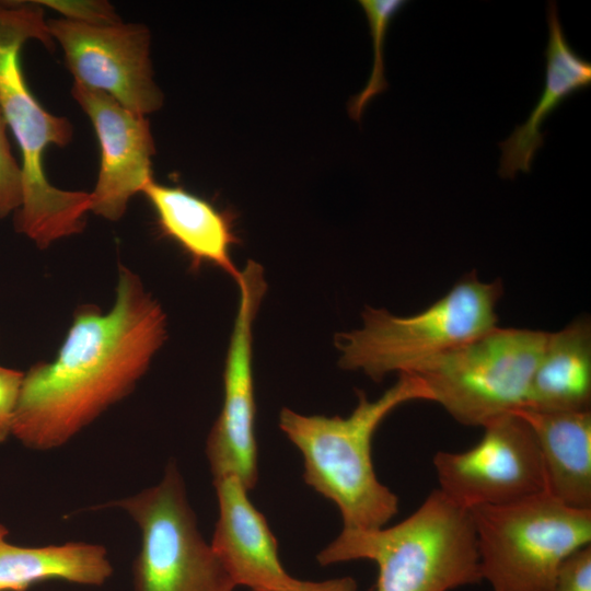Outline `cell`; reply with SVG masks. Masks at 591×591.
<instances>
[{
  "mask_svg": "<svg viewBox=\"0 0 591 591\" xmlns=\"http://www.w3.org/2000/svg\"><path fill=\"white\" fill-rule=\"evenodd\" d=\"M316 559L322 566L373 561L376 591H451L482 581L470 511L439 489L397 524L343 529Z\"/></svg>",
  "mask_w": 591,
  "mask_h": 591,
  "instance_id": "cell-4",
  "label": "cell"
},
{
  "mask_svg": "<svg viewBox=\"0 0 591 591\" xmlns=\"http://www.w3.org/2000/svg\"><path fill=\"white\" fill-rule=\"evenodd\" d=\"M591 404V322L579 316L548 333L522 408L588 410Z\"/></svg>",
  "mask_w": 591,
  "mask_h": 591,
  "instance_id": "cell-17",
  "label": "cell"
},
{
  "mask_svg": "<svg viewBox=\"0 0 591 591\" xmlns=\"http://www.w3.org/2000/svg\"><path fill=\"white\" fill-rule=\"evenodd\" d=\"M39 5L50 8L78 23L109 25L121 22L114 7L103 0H35Z\"/></svg>",
  "mask_w": 591,
  "mask_h": 591,
  "instance_id": "cell-21",
  "label": "cell"
},
{
  "mask_svg": "<svg viewBox=\"0 0 591 591\" xmlns=\"http://www.w3.org/2000/svg\"><path fill=\"white\" fill-rule=\"evenodd\" d=\"M482 439L462 452L438 451L432 464L439 490L459 506H499L546 491L535 436L517 413L482 427Z\"/></svg>",
  "mask_w": 591,
  "mask_h": 591,
  "instance_id": "cell-9",
  "label": "cell"
},
{
  "mask_svg": "<svg viewBox=\"0 0 591 591\" xmlns=\"http://www.w3.org/2000/svg\"><path fill=\"white\" fill-rule=\"evenodd\" d=\"M548 42L544 51L546 71L544 88L526 120L499 143L498 174L514 179L519 172L530 173L535 152L544 144L541 131L545 119L573 93L591 84V62L568 43L555 1L546 9Z\"/></svg>",
  "mask_w": 591,
  "mask_h": 591,
  "instance_id": "cell-15",
  "label": "cell"
},
{
  "mask_svg": "<svg viewBox=\"0 0 591 591\" xmlns=\"http://www.w3.org/2000/svg\"><path fill=\"white\" fill-rule=\"evenodd\" d=\"M47 26L76 83L103 92L143 116L162 107L163 93L153 80L147 26L123 21L92 25L66 19H50Z\"/></svg>",
  "mask_w": 591,
  "mask_h": 591,
  "instance_id": "cell-11",
  "label": "cell"
},
{
  "mask_svg": "<svg viewBox=\"0 0 591 591\" xmlns=\"http://www.w3.org/2000/svg\"><path fill=\"white\" fill-rule=\"evenodd\" d=\"M213 485L219 518L210 545L236 587L265 591L289 584L294 578L282 566L277 541L245 485L234 475L216 477Z\"/></svg>",
  "mask_w": 591,
  "mask_h": 591,
  "instance_id": "cell-13",
  "label": "cell"
},
{
  "mask_svg": "<svg viewBox=\"0 0 591 591\" xmlns=\"http://www.w3.org/2000/svg\"><path fill=\"white\" fill-rule=\"evenodd\" d=\"M142 194L154 210L161 234L184 251L190 269L198 270L204 264H210L237 282L241 270L233 264L230 251L240 239L234 231L232 211L219 210L182 186H167L153 179Z\"/></svg>",
  "mask_w": 591,
  "mask_h": 591,
  "instance_id": "cell-14",
  "label": "cell"
},
{
  "mask_svg": "<svg viewBox=\"0 0 591 591\" xmlns=\"http://www.w3.org/2000/svg\"><path fill=\"white\" fill-rule=\"evenodd\" d=\"M165 339L161 304L119 266L113 308L79 306L56 358L24 373L11 434L33 450L63 445L135 389Z\"/></svg>",
  "mask_w": 591,
  "mask_h": 591,
  "instance_id": "cell-1",
  "label": "cell"
},
{
  "mask_svg": "<svg viewBox=\"0 0 591 591\" xmlns=\"http://www.w3.org/2000/svg\"><path fill=\"white\" fill-rule=\"evenodd\" d=\"M102 507L124 510L140 530L135 591H234L236 584L197 526L174 462L162 479Z\"/></svg>",
  "mask_w": 591,
  "mask_h": 591,
  "instance_id": "cell-8",
  "label": "cell"
},
{
  "mask_svg": "<svg viewBox=\"0 0 591 591\" xmlns=\"http://www.w3.org/2000/svg\"><path fill=\"white\" fill-rule=\"evenodd\" d=\"M357 396L348 417L306 416L283 408L279 427L302 454L305 484L336 505L344 529L367 531L386 525L398 511V497L375 474L372 438L398 406L433 397L415 373L398 374L373 401L362 391Z\"/></svg>",
  "mask_w": 591,
  "mask_h": 591,
  "instance_id": "cell-3",
  "label": "cell"
},
{
  "mask_svg": "<svg viewBox=\"0 0 591 591\" xmlns=\"http://www.w3.org/2000/svg\"><path fill=\"white\" fill-rule=\"evenodd\" d=\"M555 591H591V545L575 552L563 563Z\"/></svg>",
  "mask_w": 591,
  "mask_h": 591,
  "instance_id": "cell-22",
  "label": "cell"
},
{
  "mask_svg": "<svg viewBox=\"0 0 591 591\" xmlns=\"http://www.w3.org/2000/svg\"><path fill=\"white\" fill-rule=\"evenodd\" d=\"M358 586L354 578L341 577L324 581H302L293 579L289 584L274 590L265 591H357Z\"/></svg>",
  "mask_w": 591,
  "mask_h": 591,
  "instance_id": "cell-24",
  "label": "cell"
},
{
  "mask_svg": "<svg viewBox=\"0 0 591 591\" xmlns=\"http://www.w3.org/2000/svg\"><path fill=\"white\" fill-rule=\"evenodd\" d=\"M71 94L88 115L100 147V169L90 211L119 220L134 195L152 181L153 136L146 116L112 96L73 82Z\"/></svg>",
  "mask_w": 591,
  "mask_h": 591,
  "instance_id": "cell-12",
  "label": "cell"
},
{
  "mask_svg": "<svg viewBox=\"0 0 591 591\" xmlns=\"http://www.w3.org/2000/svg\"><path fill=\"white\" fill-rule=\"evenodd\" d=\"M30 39L49 50L55 46L43 7L35 0L0 1V108L21 153L22 202L14 225L44 250L83 231L90 193L57 188L45 174V150L69 144L73 128L67 118L47 112L26 83L21 51Z\"/></svg>",
  "mask_w": 591,
  "mask_h": 591,
  "instance_id": "cell-2",
  "label": "cell"
},
{
  "mask_svg": "<svg viewBox=\"0 0 591 591\" xmlns=\"http://www.w3.org/2000/svg\"><path fill=\"white\" fill-rule=\"evenodd\" d=\"M7 536L8 530L0 524V591H26L45 580L99 587L113 575L107 552L100 544L24 547L10 544Z\"/></svg>",
  "mask_w": 591,
  "mask_h": 591,
  "instance_id": "cell-18",
  "label": "cell"
},
{
  "mask_svg": "<svg viewBox=\"0 0 591 591\" xmlns=\"http://www.w3.org/2000/svg\"><path fill=\"white\" fill-rule=\"evenodd\" d=\"M468 511L491 591H555L563 563L591 545V509L570 508L546 491Z\"/></svg>",
  "mask_w": 591,
  "mask_h": 591,
  "instance_id": "cell-6",
  "label": "cell"
},
{
  "mask_svg": "<svg viewBox=\"0 0 591 591\" xmlns=\"http://www.w3.org/2000/svg\"><path fill=\"white\" fill-rule=\"evenodd\" d=\"M22 202V171L12 154L8 125L0 108V218L16 211Z\"/></svg>",
  "mask_w": 591,
  "mask_h": 591,
  "instance_id": "cell-20",
  "label": "cell"
},
{
  "mask_svg": "<svg viewBox=\"0 0 591 591\" xmlns=\"http://www.w3.org/2000/svg\"><path fill=\"white\" fill-rule=\"evenodd\" d=\"M500 280L471 273L425 310L399 316L366 306L359 328L338 333L339 366L375 382L390 373H413L425 362L498 326Z\"/></svg>",
  "mask_w": 591,
  "mask_h": 591,
  "instance_id": "cell-5",
  "label": "cell"
},
{
  "mask_svg": "<svg viewBox=\"0 0 591 591\" xmlns=\"http://www.w3.org/2000/svg\"><path fill=\"white\" fill-rule=\"evenodd\" d=\"M546 336L537 329L496 326L413 373L454 420L483 427L525 406Z\"/></svg>",
  "mask_w": 591,
  "mask_h": 591,
  "instance_id": "cell-7",
  "label": "cell"
},
{
  "mask_svg": "<svg viewBox=\"0 0 591 591\" xmlns=\"http://www.w3.org/2000/svg\"><path fill=\"white\" fill-rule=\"evenodd\" d=\"M408 3L404 0H360L368 19L370 34L373 44V65L370 78L366 86L348 103L349 116L359 121L364 107L380 93H383L389 84L385 79L384 44L385 37L393 18Z\"/></svg>",
  "mask_w": 591,
  "mask_h": 591,
  "instance_id": "cell-19",
  "label": "cell"
},
{
  "mask_svg": "<svg viewBox=\"0 0 591 591\" xmlns=\"http://www.w3.org/2000/svg\"><path fill=\"white\" fill-rule=\"evenodd\" d=\"M514 413L529 424L537 441L546 493L570 508L591 509V409Z\"/></svg>",
  "mask_w": 591,
  "mask_h": 591,
  "instance_id": "cell-16",
  "label": "cell"
},
{
  "mask_svg": "<svg viewBox=\"0 0 591 591\" xmlns=\"http://www.w3.org/2000/svg\"><path fill=\"white\" fill-rule=\"evenodd\" d=\"M239 306L223 371V403L206 442L213 478L234 475L252 489L258 477L253 376V325L267 289L263 267L250 259L237 280Z\"/></svg>",
  "mask_w": 591,
  "mask_h": 591,
  "instance_id": "cell-10",
  "label": "cell"
},
{
  "mask_svg": "<svg viewBox=\"0 0 591 591\" xmlns=\"http://www.w3.org/2000/svg\"><path fill=\"white\" fill-rule=\"evenodd\" d=\"M24 372L0 366V443L11 434Z\"/></svg>",
  "mask_w": 591,
  "mask_h": 591,
  "instance_id": "cell-23",
  "label": "cell"
}]
</instances>
